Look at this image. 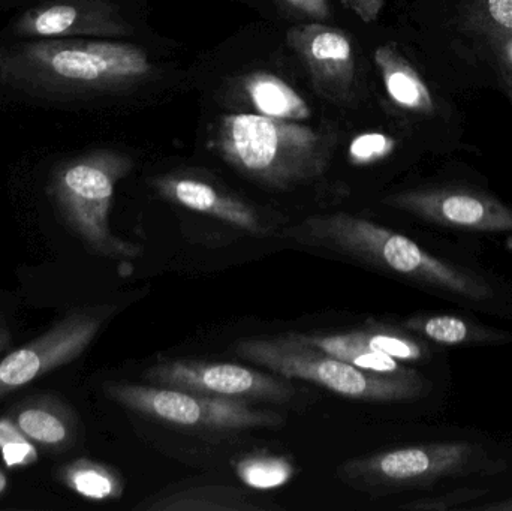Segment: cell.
I'll return each instance as SVG.
<instances>
[{"mask_svg": "<svg viewBox=\"0 0 512 511\" xmlns=\"http://www.w3.org/2000/svg\"><path fill=\"white\" fill-rule=\"evenodd\" d=\"M334 135L256 113L219 117L210 149L242 176L289 191L319 179L330 165Z\"/></svg>", "mask_w": 512, "mask_h": 511, "instance_id": "277c9868", "label": "cell"}, {"mask_svg": "<svg viewBox=\"0 0 512 511\" xmlns=\"http://www.w3.org/2000/svg\"><path fill=\"white\" fill-rule=\"evenodd\" d=\"M0 453L8 468H23L38 462V449L11 417L0 419Z\"/></svg>", "mask_w": 512, "mask_h": 511, "instance_id": "7402d4cb", "label": "cell"}, {"mask_svg": "<svg viewBox=\"0 0 512 511\" xmlns=\"http://www.w3.org/2000/svg\"><path fill=\"white\" fill-rule=\"evenodd\" d=\"M105 395L126 410L179 428L206 432L277 429L285 423L276 411L255 408L242 399L197 395L170 387L107 383Z\"/></svg>", "mask_w": 512, "mask_h": 511, "instance_id": "52a82bcc", "label": "cell"}, {"mask_svg": "<svg viewBox=\"0 0 512 511\" xmlns=\"http://www.w3.org/2000/svg\"><path fill=\"white\" fill-rule=\"evenodd\" d=\"M499 78H501L502 89L507 93L508 98L512 102V75L507 72L498 71Z\"/></svg>", "mask_w": 512, "mask_h": 511, "instance_id": "83f0119b", "label": "cell"}, {"mask_svg": "<svg viewBox=\"0 0 512 511\" xmlns=\"http://www.w3.org/2000/svg\"><path fill=\"white\" fill-rule=\"evenodd\" d=\"M375 63L387 95L397 107L424 116L435 113V98L429 86L396 45H379L375 50Z\"/></svg>", "mask_w": 512, "mask_h": 511, "instance_id": "9a60e30c", "label": "cell"}, {"mask_svg": "<svg viewBox=\"0 0 512 511\" xmlns=\"http://www.w3.org/2000/svg\"><path fill=\"white\" fill-rule=\"evenodd\" d=\"M60 482L80 497L90 501H116L125 491L122 477L108 465L75 459L59 470Z\"/></svg>", "mask_w": 512, "mask_h": 511, "instance_id": "d6986e66", "label": "cell"}, {"mask_svg": "<svg viewBox=\"0 0 512 511\" xmlns=\"http://www.w3.org/2000/svg\"><path fill=\"white\" fill-rule=\"evenodd\" d=\"M466 309L417 312L397 321V326L444 350L502 348L512 345V332L481 320Z\"/></svg>", "mask_w": 512, "mask_h": 511, "instance_id": "4fadbf2b", "label": "cell"}, {"mask_svg": "<svg viewBox=\"0 0 512 511\" xmlns=\"http://www.w3.org/2000/svg\"><path fill=\"white\" fill-rule=\"evenodd\" d=\"M140 509L150 511H254L262 510L246 492L231 486H206L165 495Z\"/></svg>", "mask_w": 512, "mask_h": 511, "instance_id": "ac0fdd59", "label": "cell"}, {"mask_svg": "<svg viewBox=\"0 0 512 511\" xmlns=\"http://www.w3.org/2000/svg\"><path fill=\"white\" fill-rule=\"evenodd\" d=\"M134 165L126 153L101 147L62 156L48 170L47 200L63 225L93 254L116 260L143 252L140 245L120 239L110 228L117 183Z\"/></svg>", "mask_w": 512, "mask_h": 511, "instance_id": "5b68a950", "label": "cell"}, {"mask_svg": "<svg viewBox=\"0 0 512 511\" xmlns=\"http://www.w3.org/2000/svg\"><path fill=\"white\" fill-rule=\"evenodd\" d=\"M286 41L322 98L337 105L351 104L357 93V65L354 45L343 30L322 23L300 24L288 30Z\"/></svg>", "mask_w": 512, "mask_h": 511, "instance_id": "8fae6325", "label": "cell"}, {"mask_svg": "<svg viewBox=\"0 0 512 511\" xmlns=\"http://www.w3.org/2000/svg\"><path fill=\"white\" fill-rule=\"evenodd\" d=\"M6 489H8V479H6L5 474L0 471V495L5 494Z\"/></svg>", "mask_w": 512, "mask_h": 511, "instance_id": "4dcf8cb0", "label": "cell"}, {"mask_svg": "<svg viewBox=\"0 0 512 511\" xmlns=\"http://www.w3.org/2000/svg\"><path fill=\"white\" fill-rule=\"evenodd\" d=\"M289 9L312 20H327L330 17L328 0H282Z\"/></svg>", "mask_w": 512, "mask_h": 511, "instance_id": "cb8c5ba5", "label": "cell"}, {"mask_svg": "<svg viewBox=\"0 0 512 511\" xmlns=\"http://www.w3.org/2000/svg\"><path fill=\"white\" fill-rule=\"evenodd\" d=\"M243 485L268 491L286 485L294 477V464L288 458L273 455H249L236 464Z\"/></svg>", "mask_w": 512, "mask_h": 511, "instance_id": "44dd1931", "label": "cell"}, {"mask_svg": "<svg viewBox=\"0 0 512 511\" xmlns=\"http://www.w3.org/2000/svg\"><path fill=\"white\" fill-rule=\"evenodd\" d=\"M457 24L463 35L489 47L512 33V0H466Z\"/></svg>", "mask_w": 512, "mask_h": 511, "instance_id": "ffe728a7", "label": "cell"}, {"mask_svg": "<svg viewBox=\"0 0 512 511\" xmlns=\"http://www.w3.org/2000/svg\"><path fill=\"white\" fill-rule=\"evenodd\" d=\"M0 57L5 98L50 110L123 95L153 71L143 47L120 39H0Z\"/></svg>", "mask_w": 512, "mask_h": 511, "instance_id": "7a4b0ae2", "label": "cell"}, {"mask_svg": "<svg viewBox=\"0 0 512 511\" xmlns=\"http://www.w3.org/2000/svg\"><path fill=\"white\" fill-rule=\"evenodd\" d=\"M36 2H39V0H32V5H33V3H36Z\"/></svg>", "mask_w": 512, "mask_h": 511, "instance_id": "1f68e13d", "label": "cell"}, {"mask_svg": "<svg viewBox=\"0 0 512 511\" xmlns=\"http://www.w3.org/2000/svg\"><path fill=\"white\" fill-rule=\"evenodd\" d=\"M152 186L162 198L177 206L212 216L254 236L270 233L254 207L206 180L185 174H164L155 177Z\"/></svg>", "mask_w": 512, "mask_h": 511, "instance_id": "7c38bea8", "label": "cell"}, {"mask_svg": "<svg viewBox=\"0 0 512 511\" xmlns=\"http://www.w3.org/2000/svg\"><path fill=\"white\" fill-rule=\"evenodd\" d=\"M487 48L495 54L496 62H498V71L507 72V74L512 75V33L498 39V41L493 42Z\"/></svg>", "mask_w": 512, "mask_h": 511, "instance_id": "d4e9b609", "label": "cell"}, {"mask_svg": "<svg viewBox=\"0 0 512 511\" xmlns=\"http://www.w3.org/2000/svg\"><path fill=\"white\" fill-rule=\"evenodd\" d=\"M381 204L448 237L471 242L512 237V204L474 183H429L400 189L382 197Z\"/></svg>", "mask_w": 512, "mask_h": 511, "instance_id": "8992f818", "label": "cell"}, {"mask_svg": "<svg viewBox=\"0 0 512 511\" xmlns=\"http://www.w3.org/2000/svg\"><path fill=\"white\" fill-rule=\"evenodd\" d=\"M144 380L153 386L249 402L285 404L295 395L294 386L286 378L233 363L168 360L150 366Z\"/></svg>", "mask_w": 512, "mask_h": 511, "instance_id": "ba28073f", "label": "cell"}, {"mask_svg": "<svg viewBox=\"0 0 512 511\" xmlns=\"http://www.w3.org/2000/svg\"><path fill=\"white\" fill-rule=\"evenodd\" d=\"M397 141L384 132H364L349 143L348 158L354 165H370L391 156Z\"/></svg>", "mask_w": 512, "mask_h": 511, "instance_id": "603a6c76", "label": "cell"}, {"mask_svg": "<svg viewBox=\"0 0 512 511\" xmlns=\"http://www.w3.org/2000/svg\"><path fill=\"white\" fill-rule=\"evenodd\" d=\"M291 239L358 258L454 308L512 321V273L487 263L466 240L420 239L349 213L310 216Z\"/></svg>", "mask_w": 512, "mask_h": 511, "instance_id": "6da1fadb", "label": "cell"}, {"mask_svg": "<svg viewBox=\"0 0 512 511\" xmlns=\"http://www.w3.org/2000/svg\"><path fill=\"white\" fill-rule=\"evenodd\" d=\"M9 341H11L9 333L6 330L0 329V353L8 347Z\"/></svg>", "mask_w": 512, "mask_h": 511, "instance_id": "f1b7e54d", "label": "cell"}, {"mask_svg": "<svg viewBox=\"0 0 512 511\" xmlns=\"http://www.w3.org/2000/svg\"><path fill=\"white\" fill-rule=\"evenodd\" d=\"M240 87L256 114L288 122H304L312 117L306 99L271 72H252L243 78Z\"/></svg>", "mask_w": 512, "mask_h": 511, "instance_id": "2e32d148", "label": "cell"}, {"mask_svg": "<svg viewBox=\"0 0 512 511\" xmlns=\"http://www.w3.org/2000/svg\"><path fill=\"white\" fill-rule=\"evenodd\" d=\"M294 335L304 344L318 348V350L327 353L328 356L336 357V359L349 363V365L355 366L361 371L387 375L429 371L427 368L406 365V363L399 362L393 357L370 350L363 342L358 341L352 332L343 333V335H304V333H294Z\"/></svg>", "mask_w": 512, "mask_h": 511, "instance_id": "e0dca14e", "label": "cell"}, {"mask_svg": "<svg viewBox=\"0 0 512 511\" xmlns=\"http://www.w3.org/2000/svg\"><path fill=\"white\" fill-rule=\"evenodd\" d=\"M352 9L360 15L363 20L372 21L378 17L379 11L384 6V0H351Z\"/></svg>", "mask_w": 512, "mask_h": 511, "instance_id": "484cf974", "label": "cell"}, {"mask_svg": "<svg viewBox=\"0 0 512 511\" xmlns=\"http://www.w3.org/2000/svg\"><path fill=\"white\" fill-rule=\"evenodd\" d=\"M0 98H5V78H3L2 57H0Z\"/></svg>", "mask_w": 512, "mask_h": 511, "instance_id": "f546056e", "label": "cell"}, {"mask_svg": "<svg viewBox=\"0 0 512 511\" xmlns=\"http://www.w3.org/2000/svg\"><path fill=\"white\" fill-rule=\"evenodd\" d=\"M105 314L69 312L38 338L12 351L0 362V399L77 360L98 336Z\"/></svg>", "mask_w": 512, "mask_h": 511, "instance_id": "30bf717a", "label": "cell"}, {"mask_svg": "<svg viewBox=\"0 0 512 511\" xmlns=\"http://www.w3.org/2000/svg\"><path fill=\"white\" fill-rule=\"evenodd\" d=\"M234 353L286 380L307 381L336 395L370 404L411 405L430 414L444 410L453 395V369L399 375L361 371L304 344L294 333L243 339L234 345Z\"/></svg>", "mask_w": 512, "mask_h": 511, "instance_id": "3957f363", "label": "cell"}, {"mask_svg": "<svg viewBox=\"0 0 512 511\" xmlns=\"http://www.w3.org/2000/svg\"><path fill=\"white\" fill-rule=\"evenodd\" d=\"M131 33L111 0H39L6 26L2 39H120Z\"/></svg>", "mask_w": 512, "mask_h": 511, "instance_id": "9c48e42d", "label": "cell"}, {"mask_svg": "<svg viewBox=\"0 0 512 511\" xmlns=\"http://www.w3.org/2000/svg\"><path fill=\"white\" fill-rule=\"evenodd\" d=\"M11 419L35 446L51 453L71 449L80 435L77 414L54 396H33L20 402Z\"/></svg>", "mask_w": 512, "mask_h": 511, "instance_id": "5bb4252c", "label": "cell"}, {"mask_svg": "<svg viewBox=\"0 0 512 511\" xmlns=\"http://www.w3.org/2000/svg\"><path fill=\"white\" fill-rule=\"evenodd\" d=\"M478 511H512V492L505 495V497L498 498V500L490 501L484 504Z\"/></svg>", "mask_w": 512, "mask_h": 511, "instance_id": "4316f807", "label": "cell"}]
</instances>
